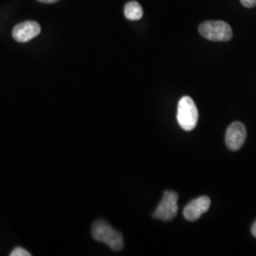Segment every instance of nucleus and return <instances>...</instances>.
Wrapping results in <instances>:
<instances>
[{"instance_id": "f03ea898", "label": "nucleus", "mask_w": 256, "mask_h": 256, "mask_svg": "<svg viewBox=\"0 0 256 256\" xmlns=\"http://www.w3.org/2000/svg\"><path fill=\"white\" fill-rule=\"evenodd\" d=\"M202 36L214 42H226L232 37V30L224 21H205L198 28Z\"/></svg>"}, {"instance_id": "f257e3e1", "label": "nucleus", "mask_w": 256, "mask_h": 256, "mask_svg": "<svg viewBox=\"0 0 256 256\" xmlns=\"http://www.w3.org/2000/svg\"><path fill=\"white\" fill-rule=\"evenodd\" d=\"M92 238L96 241L104 243L114 252H120L124 248V239L122 234L112 228L104 220H97L92 229Z\"/></svg>"}, {"instance_id": "1a4fd4ad", "label": "nucleus", "mask_w": 256, "mask_h": 256, "mask_svg": "<svg viewBox=\"0 0 256 256\" xmlns=\"http://www.w3.org/2000/svg\"><path fill=\"white\" fill-rule=\"evenodd\" d=\"M10 256H30V254L23 248L18 247L14 248L10 254Z\"/></svg>"}, {"instance_id": "39448f33", "label": "nucleus", "mask_w": 256, "mask_h": 256, "mask_svg": "<svg viewBox=\"0 0 256 256\" xmlns=\"http://www.w3.org/2000/svg\"><path fill=\"white\" fill-rule=\"evenodd\" d=\"M247 137L245 126L240 122H234L230 126L226 132V144L230 150L238 151L243 146Z\"/></svg>"}, {"instance_id": "7ed1b4c3", "label": "nucleus", "mask_w": 256, "mask_h": 256, "mask_svg": "<svg viewBox=\"0 0 256 256\" xmlns=\"http://www.w3.org/2000/svg\"><path fill=\"white\" fill-rule=\"evenodd\" d=\"M176 118L178 124L185 131H192L196 126L198 112L191 97L184 96L180 100Z\"/></svg>"}, {"instance_id": "423d86ee", "label": "nucleus", "mask_w": 256, "mask_h": 256, "mask_svg": "<svg viewBox=\"0 0 256 256\" xmlns=\"http://www.w3.org/2000/svg\"><path fill=\"white\" fill-rule=\"evenodd\" d=\"M41 32V28L36 21H26L16 25L12 30V37L20 43H25L34 37Z\"/></svg>"}, {"instance_id": "9b49d317", "label": "nucleus", "mask_w": 256, "mask_h": 256, "mask_svg": "<svg viewBox=\"0 0 256 256\" xmlns=\"http://www.w3.org/2000/svg\"><path fill=\"white\" fill-rule=\"evenodd\" d=\"M252 236L256 238V222H254V224L252 225Z\"/></svg>"}, {"instance_id": "9d476101", "label": "nucleus", "mask_w": 256, "mask_h": 256, "mask_svg": "<svg viewBox=\"0 0 256 256\" xmlns=\"http://www.w3.org/2000/svg\"><path fill=\"white\" fill-rule=\"evenodd\" d=\"M240 2L246 8H254L256 6V0H240Z\"/></svg>"}, {"instance_id": "f8f14e48", "label": "nucleus", "mask_w": 256, "mask_h": 256, "mask_svg": "<svg viewBox=\"0 0 256 256\" xmlns=\"http://www.w3.org/2000/svg\"><path fill=\"white\" fill-rule=\"evenodd\" d=\"M40 2H43V3H55L57 2L58 0H38Z\"/></svg>"}, {"instance_id": "0eeeda50", "label": "nucleus", "mask_w": 256, "mask_h": 256, "mask_svg": "<svg viewBox=\"0 0 256 256\" xmlns=\"http://www.w3.org/2000/svg\"><path fill=\"white\" fill-rule=\"evenodd\" d=\"M210 200L208 196H200L190 202L183 210V216L188 221H196L209 210Z\"/></svg>"}, {"instance_id": "6e6552de", "label": "nucleus", "mask_w": 256, "mask_h": 256, "mask_svg": "<svg viewBox=\"0 0 256 256\" xmlns=\"http://www.w3.org/2000/svg\"><path fill=\"white\" fill-rule=\"evenodd\" d=\"M124 16L129 20L137 21L142 18L144 10H142V6L138 2L131 1L128 3L124 7Z\"/></svg>"}, {"instance_id": "20e7f679", "label": "nucleus", "mask_w": 256, "mask_h": 256, "mask_svg": "<svg viewBox=\"0 0 256 256\" xmlns=\"http://www.w3.org/2000/svg\"><path fill=\"white\" fill-rule=\"evenodd\" d=\"M178 194L176 192L166 191L162 202H160L158 208L153 214V218L164 221H170L173 220L178 210Z\"/></svg>"}]
</instances>
